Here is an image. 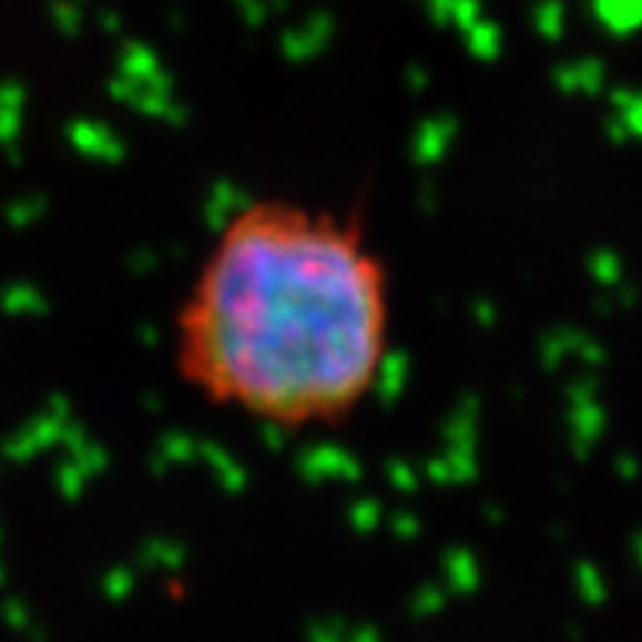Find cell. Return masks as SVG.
I'll use <instances>...</instances> for the list:
<instances>
[{
	"label": "cell",
	"mask_w": 642,
	"mask_h": 642,
	"mask_svg": "<svg viewBox=\"0 0 642 642\" xmlns=\"http://www.w3.org/2000/svg\"><path fill=\"white\" fill-rule=\"evenodd\" d=\"M395 291L353 210L252 200L173 314V369L206 405L274 430L353 421L391 363Z\"/></svg>",
	"instance_id": "1"
}]
</instances>
